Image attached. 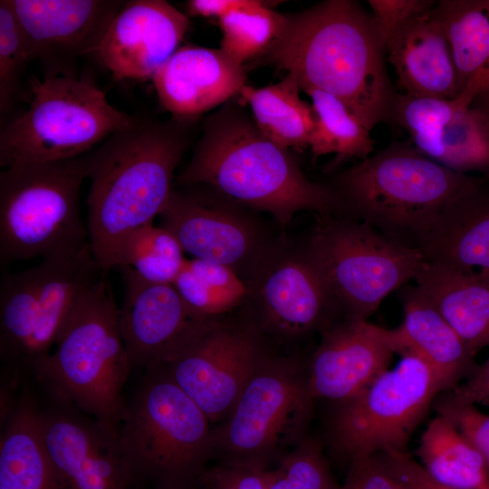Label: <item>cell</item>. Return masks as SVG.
<instances>
[{
  "label": "cell",
  "instance_id": "13",
  "mask_svg": "<svg viewBox=\"0 0 489 489\" xmlns=\"http://www.w3.org/2000/svg\"><path fill=\"white\" fill-rule=\"evenodd\" d=\"M273 352L244 304L213 320L170 362L161 366L204 411L224 421L263 362Z\"/></svg>",
  "mask_w": 489,
  "mask_h": 489
},
{
  "label": "cell",
  "instance_id": "28",
  "mask_svg": "<svg viewBox=\"0 0 489 489\" xmlns=\"http://www.w3.org/2000/svg\"><path fill=\"white\" fill-rule=\"evenodd\" d=\"M297 79L291 73L279 82L261 88L244 85L239 95L251 108L257 128L287 149L309 148L315 118L312 104L300 97Z\"/></svg>",
  "mask_w": 489,
  "mask_h": 489
},
{
  "label": "cell",
  "instance_id": "1",
  "mask_svg": "<svg viewBox=\"0 0 489 489\" xmlns=\"http://www.w3.org/2000/svg\"><path fill=\"white\" fill-rule=\"evenodd\" d=\"M262 56L292 74L302 91L314 88L338 98L369 131L392 119L397 91L385 44L371 14L356 1L326 0L283 14Z\"/></svg>",
  "mask_w": 489,
  "mask_h": 489
},
{
  "label": "cell",
  "instance_id": "25",
  "mask_svg": "<svg viewBox=\"0 0 489 489\" xmlns=\"http://www.w3.org/2000/svg\"><path fill=\"white\" fill-rule=\"evenodd\" d=\"M395 353H411L423 360L436 375L442 390L454 388L476 367L458 334L417 288L406 292L404 320L390 330Z\"/></svg>",
  "mask_w": 489,
  "mask_h": 489
},
{
  "label": "cell",
  "instance_id": "18",
  "mask_svg": "<svg viewBox=\"0 0 489 489\" xmlns=\"http://www.w3.org/2000/svg\"><path fill=\"white\" fill-rule=\"evenodd\" d=\"M46 454L62 489H135L118 429L69 410L39 412Z\"/></svg>",
  "mask_w": 489,
  "mask_h": 489
},
{
  "label": "cell",
  "instance_id": "37",
  "mask_svg": "<svg viewBox=\"0 0 489 489\" xmlns=\"http://www.w3.org/2000/svg\"><path fill=\"white\" fill-rule=\"evenodd\" d=\"M269 489H339L321 446L305 436L274 468L267 469Z\"/></svg>",
  "mask_w": 489,
  "mask_h": 489
},
{
  "label": "cell",
  "instance_id": "14",
  "mask_svg": "<svg viewBox=\"0 0 489 489\" xmlns=\"http://www.w3.org/2000/svg\"><path fill=\"white\" fill-rule=\"evenodd\" d=\"M246 302L268 339L293 340L324 331L340 312L300 247L283 244L246 284Z\"/></svg>",
  "mask_w": 489,
  "mask_h": 489
},
{
  "label": "cell",
  "instance_id": "42",
  "mask_svg": "<svg viewBox=\"0 0 489 489\" xmlns=\"http://www.w3.org/2000/svg\"><path fill=\"white\" fill-rule=\"evenodd\" d=\"M390 469L408 489H453L435 480L408 453L382 455Z\"/></svg>",
  "mask_w": 489,
  "mask_h": 489
},
{
  "label": "cell",
  "instance_id": "15",
  "mask_svg": "<svg viewBox=\"0 0 489 489\" xmlns=\"http://www.w3.org/2000/svg\"><path fill=\"white\" fill-rule=\"evenodd\" d=\"M43 78L77 77L80 58L97 53L125 1L10 0Z\"/></svg>",
  "mask_w": 489,
  "mask_h": 489
},
{
  "label": "cell",
  "instance_id": "46",
  "mask_svg": "<svg viewBox=\"0 0 489 489\" xmlns=\"http://www.w3.org/2000/svg\"><path fill=\"white\" fill-rule=\"evenodd\" d=\"M482 489H489V484H488V485H486V486H484V488H482Z\"/></svg>",
  "mask_w": 489,
  "mask_h": 489
},
{
  "label": "cell",
  "instance_id": "20",
  "mask_svg": "<svg viewBox=\"0 0 489 489\" xmlns=\"http://www.w3.org/2000/svg\"><path fill=\"white\" fill-rule=\"evenodd\" d=\"M189 24L167 1H127L96 54L116 80L152 79L179 48Z\"/></svg>",
  "mask_w": 489,
  "mask_h": 489
},
{
  "label": "cell",
  "instance_id": "7",
  "mask_svg": "<svg viewBox=\"0 0 489 489\" xmlns=\"http://www.w3.org/2000/svg\"><path fill=\"white\" fill-rule=\"evenodd\" d=\"M88 152L0 172V263L42 258L89 244L80 211Z\"/></svg>",
  "mask_w": 489,
  "mask_h": 489
},
{
  "label": "cell",
  "instance_id": "31",
  "mask_svg": "<svg viewBox=\"0 0 489 489\" xmlns=\"http://www.w3.org/2000/svg\"><path fill=\"white\" fill-rule=\"evenodd\" d=\"M312 100L315 124L309 148L314 160L335 154L332 166L350 158L364 159L374 151L369 131L335 96L314 88L302 90Z\"/></svg>",
  "mask_w": 489,
  "mask_h": 489
},
{
  "label": "cell",
  "instance_id": "32",
  "mask_svg": "<svg viewBox=\"0 0 489 489\" xmlns=\"http://www.w3.org/2000/svg\"><path fill=\"white\" fill-rule=\"evenodd\" d=\"M172 285L190 310L206 319L234 312L246 303L249 294L231 269L195 258L186 261Z\"/></svg>",
  "mask_w": 489,
  "mask_h": 489
},
{
  "label": "cell",
  "instance_id": "45",
  "mask_svg": "<svg viewBox=\"0 0 489 489\" xmlns=\"http://www.w3.org/2000/svg\"><path fill=\"white\" fill-rule=\"evenodd\" d=\"M484 7H485V10L487 11V13L489 14V2H487V1L484 2ZM478 86H479L480 92L489 91V62H488L483 75L481 76V78L479 80Z\"/></svg>",
  "mask_w": 489,
  "mask_h": 489
},
{
  "label": "cell",
  "instance_id": "19",
  "mask_svg": "<svg viewBox=\"0 0 489 489\" xmlns=\"http://www.w3.org/2000/svg\"><path fill=\"white\" fill-rule=\"evenodd\" d=\"M394 353L390 330L363 319L333 323L321 332L307 366L312 398H350L388 369Z\"/></svg>",
  "mask_w": 489,
  "mask_h": 489
},
{
  "label": "cell",
  "instance_id": "27",
  "mask_svg": "<svg viewBox=\"0 0 489 489\" xmlns=\"http://www.w3.org/2000/svg\"><path fill=\"white\" fill-rule=\"evenodd\" d=\"M39 410L23 398L5 418L0 439V489H62L46 454Z\"/></svg>",
  "mask_w": 489,
  "mask_h": 489
},
{
  "label": "cell",
  "instance_id": "33",
  "mask_svg": "<svg viewBox=\"0 0 489 489\" xmlns=\"http://www.w3.org/2000/svg\"><path fill=\"white\" fill-rule=\"evenodd\" d=\"M38 318V273L36 266L5 273L0 284L1 355L24 361Z\"/></svg>",
  "mask_w": 489,
  "mask_h": 489
},
{
  "label": "cell",
  "instance_id": "17",
  "mask_svg": "<svg viewBox=\"0 0 489 489\" xmlns=\"http://www.w3.org/2000/svg\"><path fill=\"white\" fill-rule=\"evenodd\" d=\"M470 86L453 99L410 97L397 92L392 119L409 134L414 147L457 172L489 169V116L470 104Z\"/></svg>",
  "mask_w": 489,
  "mask_h": 489
},
{
  "label": "cell",
  "instance_id": "39",
  "mask_svg": "<svg viewBox=\"0 0 489 489\" xmlns=\"http://www.w3.org/2000/svg\"><path fill=\"white\" fill-rule=\"evenodd\" d=\"M437 414L459 429L483 456L489 470V415L475 406L453 402L445 395L435 402Z\"/></svg>",
  "mask_w": 489,
  "mask_h": 489
},
{
  "label": "cell",
  "instance_id": "24",
  "mask_svg": "<svg viewBox=\"0 0 489 489\" xmlns=\"http://www.w3.org/2000/svg\"><path fill=\"white\" fill-rule=\"evenodd\" d=\"M36 268L38 318L24 361L29 365L50 353L81 295L105 274L89 244L45 256Z\"/></svg>",
  "mask_w": 489,
  "mask_h": 489
},
{
  "label": "cell",
  "instance_id": "30",
  "mask_svg": "<svg viewBox=\"0 0 489 489\" xmlns=\"http://www.w3.org/2000/svg\"><path fill=\"white\" fill-rule=\"evenodd\" d=\"M432 12L451 51L458 94L468 85L480 93L479 80L489 62V16L484 1L442 0L436 2Z\"/></svg>",
  "mask_w": 489,
  "mask_h": 489
},
{
  "label": "cell",
  "instance_id": "9",
  "mask_svg": "<svg viewBox=\"0 0 489 489\" xmlns=\"http://www.w3.org/2000/svg\"><path fill=\"white\" fill-rule=\"evenodd\" d=\"M300 249L350 319L367 320L390 292L415 280L425 263L420 250L340 215L318 216Z\"/></svg>",
  "mask_w": 489,
  "mask_h": 489
},
{
  "label": "cell",
  "instance_id": "36",
  "mask_svg": "<svg viewBox=\"0 0 489 489\" xmlns=\"http://www.w3.org/2000/svg\"><path fill=\"white\" fill-rule=\"evenodd\" d=\"M34 62L10 0L0 1V113L6 116L21 99L28 65Z\"/></svg>",
  "mask_w": 489,
  "mask_h": 489
},
{
  "label": "cell",
  "instance_id": "12",
  "mask_svg": "<svg viewBox=\"0 0 489 489\" xmlns=\"http://www.w3.org/2000/svg\"><path fill=\"white\" fill-rule=\"evenodd\" d=\"M159 216L184 253L231 269L245 285L287 242L258 212L202 184L174 187Z\"/></svg>",
  "mask_w": 489,
  "mask_h": 489
},
{
  "label": "cell",
  "instance_id": "43",
  "mask_svg": "<svg viewBox=\"0 0 489 489\" xmlns=\"http://www.w3.org/2000/svg\"><path fill=\"white\" fill-rule=\"evenodd\" d=\"M445 396L458 404L489 406V356L475 368L465 383L456 385Z\"/></svg>",
  "mask_w": 489,
  "mask_h": 489
},
{
  "label": "cell",
  "instance_id": "41",
  "mask_svg": "<svg viewBox=\"0 0 489 489\" xmlns=\"http://www.w3.org/2000/svg\"><path fill=\"white\" fill-rule=\"evenodd\" d=\"M339 489H408L382 455L355 460Z\"/></svg>",
  "mask_w": 489,
  "mask_h": 489
},
{
  "label": "cell",
  "instance_id": "8",
  "mask_svg": "<svg viewBox=\"0 0 489 489\" xmlns=\"http://www.w3.org/2000/svg\"><path fill=\"white\" fill-rule=\"evenodd\" d=\"M29 106L0 129V166L50 162L83 155L129 126L120 110L90 79H29Z\"/></svg>",
  "mask_w": 489,
  "mask_h": 489
},
{
  "label": "cell",
  "instance_id": "47",
  "mask_svg": "<svg viewBox=\"0 0 489 489\" xmlns=\"http://www.w3.org/2000/svg\"><path fill=\"white\" fill-rule=\"evenodd\" d=\"M187 489H196V487L194 486V487H192V488H187Z\"/></svg>",
  "mask_w": 489,
  "mask_h": 489
},
{
  "label": "cell",
  "instance_id": "2",
  "mask_svg": "<svg viewBox=\"0 0 489 489\" xmlns=\"http://www.w3.org/2000/svg\"><path fill=\"white\" fill-rule=\"evenodd\" d=\"M192 121L133 116L131 123L88 152L89 244L100 268H116L121 246L166 207Z\"/></svg>",
  "mask_w": 489,
  "mask_h": 489
},
{
  "label": "cell",
  "instance_id": "35",
  "mask_svg": "<svg viewBox=\"0 0 489 489\" xmlns=\"http://www.w3.org/2000/svg\"><path fill=\"white\" fill-rule=\"evenodd\" d=\"M283 14L269 7L265 1L248 3L217 20L222 32L221 49L235 62L244 65L262 56L277 37Z\"/></svg>",
  "mask_w": 489,
  "mask_h": 489
},
{
  "label": "cell",
  "instance_id": "16",
  "mask_svg": "<svg viewBox=\"0 0 489 489\" xmlns=\"http://www.w3.org/2000/svg\"><path fill=\"white\" fill-rule=\"evenodd\" d=\"M117 269L124 285L120 328L132 367L168 364L215 320L192 312L172 284L146 282L128 266Z\"/></svg>",
  "mask_w": 489,
  "mask_h": 489
},
{
  "label": "cell",
  "instance_id": "6",
  "mask_svg": "<svg viewBox=\"0 0 489 489\" xmlns=\"http://www.w3.org/2000/svg\"><path fill=\"white\" fill-rule=\"evenodd\" d=\"M211 425L164 367H157L147 369L118 434L139 481L157 489H187L214 457Z\"/></svg>",
  "mask_w": 489,
  "mask_h": 489
},
{
  "label": "cell",
  "instance_id": "23",
  "mask_svg": "<svg viewBox=\"0 0 489 489\" xmlns=\"http://www.w3.org/2000/svg\"><path fill=\"white\" fill-rule=\"evenodd\" d=\"M425 261L489 286V194L476 183L436 217L420 246Z\"/></svg>",
  "mask_w": 489,
  "mask_h": 489
},
{
  "label": "cell",
  "instance_id": "38",
  "mask_svg": "<svg viewBox=\"0 0 489 489\" xmlns=\"http://www.w3.org/2000/svg\"><path fill=\"white\" fill-rule=\"evenodd\" d=\"M268 467L247 461L220 460L206 467L196 483V489H269Z\"/></svg>",
  "mask_w": 489,
  "mask_h": 489
},
{
  "label": "cell",
  "instance_id": "22",
  "mask_svg": "<svg viewBox=\"0 0 489 489\" xmlns=\"http://www.w3.org/2000/svg\"><path fill=\"white\" fill-rule=\"evenodd\" d=\"M432 9L387 40L386 57L396 72L398 93L453 99L458 94L455 69L446 37Z\"/></svg>",
  "mask_w": 489,
  "mask_h": 489
},
{
  "label": "cell",
  "instance_id": "5",
  "mask_svg": "<svg viewBox=\"0 0 489 489\" xmlns=\"http://www.w3.org/2000/svg\"><path fill=\"white\" fill-rule=\"evenodd\" d=\"M64 403L119 429L127 415L122 390L133 368L119 321V307L105 274L79 298L55 350L30 364Z\"/></svg>",
  "mask_w": 489,
  "mask_h": 489
},
{
  "label": "cell",
  "instance_id": "40",
  "mask_svg": "<svg viewBox=\"0 0 489 489\" xmlns=\"http://www.w3.org/2000/svg\"><path fill=\"white\" fill-rule=\"evenodd\" d=\"M371 15L384 43L412 19L430 11L432 0H369Z\"/></svg>",
  "mask_w": 489,
  "mask_h": 489
},
{
  "label": "cell",
  "instance_id": "4",
  "mask_svg": "<svg viewBox=\"0 0 489 489\" xmlns=\"http://www.w3.org/2000/svg\"><path fill=\"white\" fill-rule=\"evenodd\" d=\"M476 183L410 144L394 142L340 173L330 187L336 215L367 223L388 239L419 250L440 213Z\"/></svg>",
  "mask_w": 489,
  "mask_h": 489
},
{
  "label": "cell",
  "instance_id": "29",
  "mask_svg": "<svg viewBox=\"0 0 489 489\" xmlns=\"http://www.w3.org/2000/svg\"><path fill=\"white\" fill-rule=\"evenodd\" d=\"M418 456L425 470L453 489H482L489 470L475 446L442 415L433 418L420 437Z\"/></svg>",
  "mask_w": 489,
  "mask_h": 489
},
{
  "label": "cell",
  "instance_id": "21",
  "mask_svg": "<svg viewBox=\"0 0 489 489\" xmlns=\"http://www.w3.org/2000/svg\"><path fill=\"white\" fill-rule=\"evenodd\" d=\"M244 65L221 48L179 47L152 81L161 106L174 119L192 121L224 105L245 85Z\"/></svg>",
  "mask_w": 489,
  "mask_h": 489
},
{
  "label": "cell",
  "instance_id": "34",
  "mask_svg": "<svg viewBox=\"0 0 489 489\" xmlns=\"http://www.w3.org/2000/svg\"><path fill=\"white\" fill-rule=\"evenodd\" d=\"M183 254L180 244L169 231L149 223L126 238L116 269L128 266L146 282L172 284L187 261Z\"/></svg>",
  "mask_w": 489,
  "mask_h": 489
},
{
  "label": "cell",
  "instance_id": "26",
  "mask_svg": "<svg viewBox=\"0 0 489 489\" xmlns=\"http://www.w3.org/2000/svg\"><path fill=\"white\" fill-rule=\"evenodd\" d=\"M417 290L440 312L475 356L489 346V286L476 278L425 261Z\"/></svg>",
  "mask_w": 489,
  "mask_h": 489
},
{
  "label": "cell",
  "instance_id": "11",
  "mask_svg": "<svg viewBox=\"0 0 489 489\" xmlns=\"http://www.w3.org/2000/svg\"><path fill=\"white\" fill-rule=\"evenodd\" d=\"M350 398L337 402L329 425L332 450L350 464L376 455L408 453L409 437L442 388L419 357L404 353Z\"/></svg>",
  "mask_w": 489,
  "mask_h": 489
},
{
  "label": "cell",
  "instance_id": "3",
  "mask_svg": "<svg viewBox=\"0 0 489 489\" xmlns=\"http://www.w3.org/2000/svg\"><path fill=\"white\" fill-rule=\"evenodd\" d=\"M193 184L270 215L283 235L299 212L325 216L338 209L331 187L308 178L290 149L268 139L237 102L227 101L204 121L174 187Z\"/></svg>",
  "mask_w": 489,
  "mask_h": 489
},
{
  "label": "cell",
  "instance_id": "44",
  "mask_svg": "<svg viewBox=\"0 0 489 489\" xmlns=\"http://www.w3.org/2000/svg\"><path fill=\"white\" fill-rule=\"evenodd\" d=\"M249 0H190L187 10L190 15L218 20L230 12L244 6Z\"/></svg>",
  "mask_w": 489,
  "mask_h": 489
},
{
  "label": "cell",
  "instance_id": "10",
  "mask_svg": "<svg viewBox=\"0 0 489 489\" xmlns=\"http://www.w3.org/2000/svg\"><path fill=\"white\" fill-rule=\"evenodd\" d=\"M313 400L302 360L272 353L228 417L213 427L214 456L268 467L306 436Z\"/></svg>",
  "mask_w": 489,
  "mask_h": 489
}]
</instances>
